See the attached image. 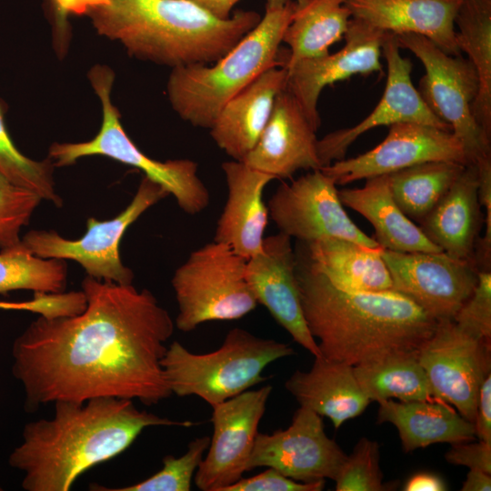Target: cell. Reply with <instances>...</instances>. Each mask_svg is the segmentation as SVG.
<instances>
[{
    "label": "cell",
    "mask_w": 491,
    "mask_h": 491,
    "mask_svg": "<svg viewBox=\"0 0 491 491\" xmlns=\"http://www.w3.org/2000/svg\"><path fill=\"white\" fill-rule=\"evenodd\" d=\"M246 260L215 241L193 251L171 280L176 328L190 332L205 322L237 320L252 312L258 303L246 278Z\"/></svg>",
    "instance_id": "8"
},
{
    "label": "cell",
    "mask_w": 491,
    "mask_h": 491,
    "mask_svg": "<svg viewBox=\"0 0 491 491\" xmlns=\"http://www.w3.org/2000/svg\"><path fill=\"white\" fill-rule=\"evenodd\" d=\"M477 197L485 209V234L478 238L474 254V263L478 271H491V155L478 159Z\"/></svg>",
    "instance_id": "40"
},
{
    "label": "cell",
    "mask_w": 491,
    "mask_h": 491,
    "mask_svg": "<svg viewBox=\"0 0 491 491\" xmlns=\"http://www.w3.org/2000/svg\"><path fill=\"white\" fill-rule=\"evenodd\" d=\"M316 132L285 87L277 95L257 142L242 162L274 179L290 178L301 169H321Z\"/></svg>",
    "instance_id": "20"
},
{
    "label": "cell",
    "mask_w": 491,
    "mask_h": 491,
    "mask_svg": "<svg viewBox=\"0 0 491 491\" xmlns=\"http://www.w3.org/2000/svg\"><path fill=\"white\" fill-rule=\"evenodd\" d=\"M461 0H346L353 18L396 35H423L451 55H460L455 17Z\"/></svg>",
    "instance_id": "22"
},
{
    "label": "cell",
    "mask_w": 491,
    "mask_h": 491,
    "mask_svg": "<svg viewBox=\"0 0 491 491\" xmlns=\"http://www.w3.org/2000/svg\"><path fill=\"white\" fill-rule=\"evenodd\" d=\"M291 239L280 232L265 237L262 249L246 260V278L257 303L296 343L317 357L320 350L303 315Z\"/></svg>",
    "instance_id": "19"
},
{
    "label": "cell",
    "mask_w": 491,
    "mask_h": 491,
    "mask_svg": "<svg viewBox=\"0 0 491 491\" xmlns=\"http://www.w3.org/2000/svg\"><path fill=\"white\" fill-rule=\"evenodd\" d=\"M346 458L336 441L326 436L322 416L300 406L286 429L258 432L247 471L266 466L298 482L335 480Z\"/></svg>",
    "instance_id": "15"
},
{
    "label": "cell",
    "mask_w": 491,
    "mask_h": 491,
    "mask_svg": "<svg viewBox=\"0 0 491 491\" xmlns=\"http://www.w3.org/2000/svg\"><path fill=\"white\" fill-rule=\"evenodd\" d=\"M296 246L316 270L342 290L360 293L395 291L381 246L369 247L342 238L296 241Z\"/></svg>",
    "instance_id": "26"
},
{
    "label": "cell",
    "mask_w": 491,
    "mask_h": 491,
    "mask_svg": "<svg viewBox=\"0 0 491 491\" xmlns=\"http://www.w3.org/2000/svg\"><path fill=\"white\" fill-rule=\"evenodd\" d=\"M167 195L160 185L144 175L130 204L114 218L101 221L89 217L83 236L67 239L54 230H31L22 242L37 256L73 260L85 269L86 276L130 285L135 275L122 262L120 242L134 222Z\"/></svg>",
    "instance_id": "10"
},
{
    "label": "cell",
    "mask_w": 491,
    "mask_h": 491,
    "mask_svg": "<svg viewBox=\"0 0 491 491\" xmlns=\"http://www.w3.org/2000/svg\"><path fill=\"white\" fill-rule=\"evenodd\" d=\"M465 167L466 165L453 161L424 162L386 175L388 186L403 213L419 224Z\"/></svg>",
    "instance_id": "32"
},
{
    "label": "cell",
    "mask_w": 491,
    "mask_h": 491,
    "mask_svg": "<svg viewBox=\"0 0 491 491\" xmlns=\"http://www.w3.org/2000/svg\"><path fill=\"white\" fill-rule=\"evenodd\" d=\"M456 25L457 47L467 55L479 83L472 113L491 137V0H461Z\"/></svg>",
    "instance_id": "30"
},
{
    "label": "cell",
    "mask_w": 491,
    "mask_h": 491,
    "mask_svg": "<svg viewBox=\"0 0 491 491\" xmlns=\"http://www.w3.org/2000/svg\"><path fill=\"white\" fill-rule=\"evenodd\" d=\"M396 38L400 48L409 50L424 65L426 73L419 80L417 92L428 109L459 139L469 165L491 155V137L472 113L479 83L469 60L461 55L446 54L420 35L404 34Z\"/></svg>",
    "instance_id": "9"
},
{
    "label": "cell",
    "mask_w": 491,
    "mask_h": 491,
    "mask_svg": "<svg viewBox=\"0 0 491 491\" xmlns=\"http://www.w3.org/2000/svg\"><path fill=\"white\" fill-rule=\"evenodd\" d=\"M73 307L69 294H39L35 293L34 297L26 301H1L0 309L28 311L45 317H56L68 315Z\"/></svg>",
    "instance_id": "42"
},
{
    "label": "cell",
    "mask_w": 491,
    "mask_h": 491,
    "mask_svg": "<svg viewBox=\"0 0 491 491\" xmlns=\"http://www.w3.org/2000/svg\"><path fill=\"white\" fill-rule=\"evenodd\" d=\"M453 320L469 336L491 344V271H479L476 286Z\"/></svg>",
    "instance_id": "38"
},
{
    "label": "cell",
    "mask_w": 491,
    "mask_h": 491,
    "mask_svg": "<svg viewBox=\"0 0 491 491\" xmlns=\"http://www.w3.org/2000/svg\"><path fill=\"white\" fill-rule=\"evenodd\" d=\"M291 22L282 43L289 47L286 67L298 61L329 54V47L344 38L352 18L346 0H296Z\"/></svg>",
    "instance_id": "29"
},
{
    "label": "cell",
    "mask_w": 491,
    "mask_h": 491,
    "mask_svg": "<svg viewBox=\"0 0 491 491\" xmlns=\"http://www.w3.org/2000/svg\"><path fill=\"white\" fill-rule=\"evenodd\" d=\"M272 389L270 385L248 389L212 407L213 435L194 476L200 490L225 491L247 472Z\"/></svg>",
    "instance_id": "13"
},
{
    "label": "cell",
    "mask_w": 491,
    "mask_h": 491,
    "mask_svg": "<svg viewBox=\"0 0 491 491\" xmlns=\"http://www.w3.org/2000/svg\"><path fill=\"white\" fill-rule=\"evenodd\" d=\"M325 480L305 483L289 478L275 468L247 478H241L225 491H321Z\"/></svg>",
    "instance_id": "41"
},
{
    "label": "cell",
    "mask_w": 491,
    "mask_h": 491,
    "mask_svg": "<svg viewBox=\"0 0 491 491\" xmlns=\"http://www.w3.org/2000/svg\"><path fill=\"white\" fill-rule=\"evenodd\" d=\"M474 426L476 436L491 443V373L485 377L479 389Z\"/></svg>",
    "instance_id": "44"
},
{
    "label": "cell",
    "mask_w": 491,
    "mask_h": 491,
    "mask_svg": "<svg viewBox=\"0 0 491 491\" xmlns=\"http://www.w3.org/2000/svg\"><path fill=\"white\" fill-rule=\"evenodd\" d=\"M462 491H490L491 490V476L486 473L478 469H469L464 481Z\"/></svg>",
    "instance_id": "47"
},
{
    "label": "cell",
    "mask_w": 491,
    "mask_h": 491,
    "mask_svg": "<svg viewBox=\"0 0 491 491\" xmlns=\"http://www.w3.org/2000/svg\"><path fill=\"white\" fill-rule=\"evenodd\" d=\"M355 376L367 398L380 402L436 400L418 351H402L354 367Z\"/></svg>",
    "instance_id": "31"
},
{
    "label": "cell",
    "mask_w": 491,
    "mask_h": 491,
    "mask_svg": "<svg viewBox=\"0 0 491 491\" xmlns=\"http://www.w3.org/2000/svg\"><path fill=\"white\" fill-rule=\"evenodd\" d=\"M360 188L338 190L343 205L357 212L374 227L379 246L397 252L444 253L395 202L386 175L366 179Z\"/></svg>",
    "instance_id": "27"
},
{
    "label": "cell",
    "mask_w": 491,
    "mask_h": 491,
    "mask_svg": "<svg viewBox=\"0 0 491 491\" xmlns=\"http://www.w3.org/2000/svg\"><path fill=\"white\" fill-rule=\"evenodd\" d=\"M279 232L300 242L342 238L369 247L379 246L351 220L340 201L334 179L321 169L282 183L267 204Z\"/></svg>",
    "instance_id": "11"
},
{
    "label": "cell",
    "mask_w": 491,
    "mask_h": 491,
    "mask_svg": "<svg viewBox=\"0 0 491 491\" xmlns=\"http://www.w3.org/2000/svg\"><path fill=\"white\" fill-rule=\"evenodd\" d=\"M221 167L227 198L216 223L214 241L248 259L262 249L269 217L263 194L274 177L242 161H226Z\"/></svg>",
    "instance_id": "21"
},
{
    "label": "cell",
    "mask_w": 491,
    "mask_h": 491,
    "mask_svg": "<svg viewBox=\"0 0 491 491\" xmlns=\"http://www.w3.org/2000/svg\"><path fill=\"white\" fill-rule=\"evenodd\" d=\"M41 201L37 194L0 174V249L21 242L20 232Z\"/></svg>",
    "instance_id": "37"
},
{
    "label": "cell",
    "mask_w": 491,
    "mask_h": 491,
    "mask_svg": "<svg viewBox=\"0 0 491 491\" xmlns=\"http://www.w3.org/2000/svg\"><path fill=\"white\" fill-rule=\"evenodd\" d=\"M290 0H267L266 8H276L286 5Z\"/></svg>",
    "instance_id": "48"
},
{
    "label": "cell",
    "mask_w": 491,
    "mask_h": 491,
    "mask_svg": "<svg viewBox=\"0 0 491 491\" xmlns=\"http://www.w3.org/2000/svg\"><path fill=\"white\" fill-rule=\"evenodd\" d=\"M87 76L102 105L100 130L89 141L53 143L48 157L54 165L68 166L89 155L106 156L142 171L145 176L173 195L185 213L195 215L205 210L210 203V194L198 175L197 164L186 158L159 161L146 155L125 132L120 113L111 100L113 69L95 65Z\"/></svg>",
    "instance_id": "7"
},
{
    "label": "cell",
    "mask_w": 491,
    "mask_h": 491,
    "mask_svg": "<svg viewBox=\"0 0 491 491\" xmlns=\"http://www.w3.org/2000/svg\"><path fill=\"white\" fill-rule=\"evenodd\" d=\"M379 445L361 437L353 452L346 456L335 478L336 491L386 490L380 469Z\"/></svg>",
    "instance_id": "36"
},
{
    "label": "cell",
    "mask_w": 491,
    "mask_h": 491,
    "mask_svg": "<svg viewBox=\"0 0 491 491\" xmlns=\"http://www.w3.org/2000/svg\"><path fill=\"white\" fill-rule=\"evenodd\" d=\"M429 161L469 165L463 145L451 131L402 122L389 125L386 138L373 149L335 161L321 170L336 185H344Z\"/></svg>",
    "instance_id": "16"
},
{
    "label": "cell",
    "mask_w": 491,
    "mask_h": 491,
    "mask_svg": "<svg viewBox=\"0 0 491 491\" xmlns=\"http://www.w3.org/2000/svg\"><path fill=\"white\" fill-rule=\"evenodd\" d=\"M490 345L466 334L453 319H442L418 349L435 399L452 405L472 423L481 384L490 373Z\"/></svg>",
    "instance_id": "12"
},
{
    "label": "cell",
    "mask_w": 491,
    "mask_h": 491,
    "mask_svg": "<svg viewBox=\"0 0 491 491\" xmlns=\"http://www.w3.org/2000/svg\"><path fill=\"white\" fill-rule=\"evenodd\" d=\"M108 2L109 0H43L57 55L63 57L67 53L72 35L70 17L86 15L89 11Z\"/></svg>",
    "instance_id": "39"
},
{
    "label": "cell",
    "mask_w": 491,
    "mask_h": 491,
    "mask_svg": "<svg viewBox=\"0 0 491 491\" xmlns=\"http://www.w3.org/2000/svg\"><path fill=\"white\" fill-rule=\"evenodd\" d=\"M209 444L208 436L196 437L188 444L184 455L178 457L165 456L163 466L159 471L136 484L117 488L92 485L90 489L97 491H189L195 474Z\"/></svg>",
    "instance_id": "35"
},
{
    "label": "cell",
    "mask_w": 491,
    "mask_h": 491,
    "mask_svg": "<svg viewBox=\"0 0 491 491\" xmlns=\"http://www.w3.org/2000/svg\"><path fill=\"white\" fill-rule=\"evenodd\" d=\"M381 49L387 65L383 95L375 109L361 122L333 131L317 140L322 167L345 158L349 146L361 135L378 126L414 122L451 131L448 125L428 109L415 88L411 80L412 64L400 55L396 35L386 33Z\"/></svg>",
    "instance_id": "17"
},
{
    "label": "cell",
    "mask_w": 491,
    "mask_h": 491,
    "mask_svg": "<svg viewBox=\"0 0 491 491\" xmlns=\"http://www.w3.org/2000/svg\"><path fill=\"white\" fill-rule=\"evenodd\" d=\"M353 367L317 356L308 371H295L285 387L300 406L328 417L337 429L346 420L361 415L370 403Z\"/></svg>",
    "instance_id": "25"
},
{
    "label": "cell",
    "mask_w": 491,
    "mask_h": 491,
    "mask_svg": "<svg viewBox=\"0 0 491 491\" xmlns=\"http://www.w3.org/2000/svg\"><path fill=\"white\" fill-rule=\"evenodd\" d=\"M293 355L287 344L235 327L219 348L205 354L173 341L161 364L172 394L196 396L213 407L266 380L262 373L267 366Z\"/></svg>",
    "instance_id": "6"
},
{
    "label": "cell",
    "mask_w": 491,
    "mask_h": 491,
    "mask_svg": "<svg viewBox=\"0 0 491 491\" xmlns=\"http://www.w3.org/2000/svg\"><path fill=\"white\" fill-rule=\"evenodd\" d=\"M377 404V422L391 423L396 427L402 448L406 453L436 443L455 444L476 438L474 423L447 403L387 399Z\"/></svg>",
    "instance_id": "28"
},
{
    "label": "cell",
    "mask_w": 491,
    "mask_h": 491,
    "mask_svg": "<svg viewBox=\"0 0 491 491\" xmlns=\"http://www.w3.org/2000/svg\"><path fill=\"white\" fill-rule=\"evenodd\" d=\"M54 404L52 418L25 426L22 442L8 458L11 467L24 473L25 491H68L85 471L125 451L145 428L194 425L137 409L125 398Z\"/></svg>",
    "instance_id": "2"
},
{
    "label": "cell",
    "mask_w": 491,
    "mask_h": 491,
    "mask_svg": "<svg viewBox=\"0 0 491 491\" xmlns=\"http://www.w3.org/2000/svg\"><path fill=\"white\" fill-rule=\"evenodd\" d=\"M394 290L436 320L453 319L472 295L478 270L445 253L382 250Z\"/></svg>",
    "instance_id": "14"
},
{
    "label": "cell",
    "mask_w": 491,
    "mask_h": 491,
    "mask_svg": "<svg viewBox=\"0 0 491 491\" xmlns=\"http://www.w3.org/2000/svg\"><path fill=\"white\" fill-rule=\"evenodd\" d=\"M385 34L352 17L344 35L346 44L340 50L304 59L288 67L284 65L287 71L286 89L297 101L316 131L321 125L317 103L324 87L354 75H366L381 71Z\"/></svg>",
    "instance_id": "18"
},
{
    "label": "cell",
    "mask_w": 491,
    "mask_h": 491,
    "mask_svg": "<svg viewBox=\"0 0 491 491\" xmlns=\"http://www.w3.org/2000/svg\"><path fill=\"white\" fill-rule=\"evenodd\" d=\"M303 315L321 356L352 366L389 354L418 351L438 320L396 292L342 290L294 246Z\"/></svg>",
    "instance_id": "3"
},
{
    "label": "cell",
    "mask_w": 491,
    "mask_h": 491,
    "mask_svg": "<svg viewBox=\"0 0 491 491\" xmlns=\"http://www.w3.org/2000/svg\"><path fill=\"white\" fill-rule=\"evenodd\" d=\"M65 260L34 255L22 242L0 249V294L29 290L39 294L65 291Z\"/></svg>",
    "instance_id": "33"
},
{
    "label": "cell",
    "mask_w": 491,
    "mask_h": 491,
    "mask_svg": "<svg viewBox=\"0 0 491 491\" xmlns=\"http://www.w3.org/2000/svg\"><path fill=\"white\" fill-rule=\"evenodd\" d=\"M483 224L477 197V168L466 165L459 177L417 224L426 236L452 258L474 263ZM475 264V263H474Z\"/></svg>",
    "instance_id": "24"
},
{
    "label": "cell",
    "mask_w": 491,
    "mask_h": 491,
    "mask_svg": "<svg viewBox=\"0 0 491 491\" xmlns=\"http://www.w3.org/2000/svg\"><path fill=\"white\" fill-rule=\"evenodd\" d=\"M6 106L0 99V174L13 183L37 194L42 200L61 207L56 192L54 164L49 157L37 161L25 155L13 142L5 121Z\"/></svg>",
    "instance_id": "34"
},
{
    "label": "cell",
    "mask_w": 491,
    "mask_h": 491,
    "mask_svg": "<svg viewBox=\"0 0 491 491\" xmlns=\"http://www.w3.org/2000/svg\"><path fill=\"white\" fill-rule=\"evenodd\" d=\"M86 15L99 35L130 55L171 68L215 62L262 17L238 10L219 19L185 0H109Z\"/></svg>",
    "instance_id": "4"
},
{
    "label": "cell",
    "mask_w": 491,
    "mask_h": 491,
    "mask_svg": "<svg viewBox=\"0 0 491 491\" xmlns=\"http://www.w3.org/2000/svg\"><path fill=\"white\" fill-rule=\"evenodd\" d=\"M219 19H227L235 5L241 0H185Z\"/></svg>",
    "instance_id": "46"
},
{
    "label": "cell",
    "mask_w": 491,
    "mask_h": 491,
    "mask_svg": "<svg viewBox=\"0 0 491 491\" xmlns=\"http://www.w3.org/2000/svg\"><path fill=\"white\" fill-rule=\"evenodd\" d=\"M445 458L452 465L491 474V443L479 440L476 443L465 441L451 444Z\"/></svg>",
    "instance_id": "43"
},
{
    "label": "cell",
    "mask_w": 491,
    "mask_h": 491,
    "mask_svg": "<svg viewBox=\"0 0 491 491\" xmlns=\"http://www.w3.org/2000/svg\"><path fill=\"white\" fill-rule=\"evenodd\" d=\"M79 314L39 316L14 341L12 373L25 408L95 397L158 404L172 393L162 366L175 323L147 289L86 276Z\"/></svg>",
    "instance_id": "1"
},
{
    "label": "cell",
    "mask_w": 491,
    "mask_h": 491,
    "mask_svg": "<svg viewBox=\"0 0 491 491\" xmlns=\"http://www.w3.org/2000/svg\"><path fill=\"white\" fill-rule=\"evenodd\" d=\"M295 1L266 8L259 23L212 64L174 67L166 94L174 111L193 126L210 129L223 106L263 72L278 63L279 47Z\"/></svg>",
    "instance_id": "5"
},
{
    "label": "cell",
    "mask_w": 491,
    "mask_h": 491,
    "mask_svg": "<svg viewBox=\"0 0 491 491\" xmlns=\"http://www.w3.org/2000/svg\"><path fill=\"white\" fill-rule=\"evenodd\" d=\"M405 491H444L446 486L442 478L431 473L413 475L405 484Z\"/></svg>",
    "instance_id": "45"
},
{
    "label": "cell",
    "mask_w": 491,
    "mask_h": 491,
    "mask_svg": "<svg viewBox=\"0 0 491 491\" xmlns=\"http://www.w3.org/2000/svg\"><path fill=\"white\" fill-rule=\"evenodd\" d=\"M287 71L271 66L232 97L210 130L216 145L233 160L243 161L261 135L277 95L286 87Z\"/></svg>",
    "instance_id": "23"
}]
</instances>
